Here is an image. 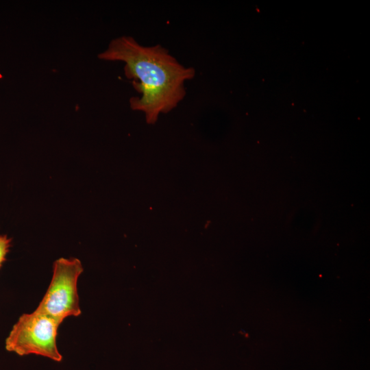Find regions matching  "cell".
<instances>
[{"label":"cell","mask_w":370,"mask_h":370,"mask_svg":"<svg viewBox=\"0 0 370 370\" xmlns=\"http://www.w3.org/2000/svg\"><path fill=\"white\" fill-rule=\"evenodd\" d=\"M98 58L125 63V75L140 93L130 99V108L143 112L150 124L177 106L186 95L185 82L195 75L193 68L181 64L164 47L144 46L129 36L112 40Z\"/></svg>","instance_id":"1"},{"label":"cell","mask_w":370,"mask_h":370,"mask_svg":"<svg viewBox=\"0 0 370 370\" xmlns=\"http://www.w3.org/2000/svg\"><path fill=\"white\" fill-rule=\"evenodd\" d=\"M61 324L53 317L35 310L19 317L5 341V348L20 356L34 354L61 362L56 338Z\"/></svg>","instance_id":"2"},{"label":"cell","mask_w":370,"mask_h":370,"mask_svg":"<svg viewBox=\"0 0 370 370\" xmlns=\"http://www.w3.org/2000/svg\"><path fill=\"white\" fill-rule=\"evenodd\" d=\"M84 269L75 258H60L53 264L49 287L36 308L62 323L69 317H78L82 310L77 293V280Z\"/></svg>","instance_id":"3"},{"label":"cell","mask_w":370,"mask_h":370,"mask_svg":"<svg viewBox=\"0 0 370 370\" xmlns=\"http://www.w3.org/2000/svg\"><path fill=\"white\" fill-rule=\"evenodd\" d=\"M11 247V238L5 234H0V268L6 260Z\"/></svg>","instance_id":"4"}]
</instances>
